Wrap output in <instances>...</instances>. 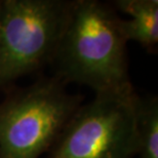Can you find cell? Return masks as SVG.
Masks as SVG:
<instances>
[{
  "mask_svg": "<svg viewBox=\"0 0 158 158\" xmlns=\"http://www.w3.org/2000/svg\"><path fill=\"white\" fill-rule=\"evenodd\" d=\"M71 1L3 0L0 23V88L52 59Z\"/></svg>",
  "mask_w": 158,
  "mask_h": 158,
  "instance_id": "obj_4",
  "label": "cell"
},
{
  "mask_svg": "<svg viewBox=\"0 0 158 158\" xmlns=\"http://www.w3.org/2000/svg\"><path fill=\"white\" fill-rule=\"evenodd\" d=\"M137 97L132 86L97 94L65 126L52 147L50 158H134Z\"/></svg>",
  "mask_w": 158,
  "mask_h": 158,
  "instance_id": "obj_3",
  "label": "cell"
},
{
  "mask_svg": "<svg viewBox=\"0 0 158 158\" xmlns=\"http://www.w3.org/2000/svg\"><path fill=\"white\" fill-rule=\"evenodd\" d=\"M0 10H1V1H0ZM0 36H1V23H0Z\"/></svg>",
  "mask_w": 158,
  "mask_h": 158,
  "instance_id": "obj_7",
  "label": "cell"
},
{
  "mask_svg": "<svg viewBox=\"0 0 158 158\" xmlns=\"http://www.w3.org/2000/svg\"><path fill=\"white\" fill-rule=\"evenodd\" d=\"M113 7L99 0L71 1L66 23L52 56L63 82H75L97 94L131 86L126 41Z\"/></svg>",
  "mask_w": 158,
  "mask_h": 158,
  "instance_id": "obj_1",
  "label": "cell"
},
{
  "mask_svg": "<svg viewBox=\"0 0 158 158\" xmlns=\"http://www.w3.org/2000/svg\"><path fill=\"white\" fill-rule=\"evenodd\" d=\"M118 10L131 19H119V29L125 41H135L154 52L158 42L157 0H117L113 2Z\"/></svg>",
  "mask_w": 158,
  "mask_h": 158,
  "instance_id": "obj_5",
  "label": "cell"
},
{
  "mask_svg": "<svg viewBox=\"0 0 158 158\" xmlns=\"http://www.w3.org/2000/svg\"><path fill=\"white\" fill-rule=\"evenodd\" d=\"M81 103L60 79L38 81L8 97L0 104V158H38Z\"/></svg>",
  "mask_w": 158,
  "mask_h": 158,
  "instance_id": "obj_2",
  "label": "cell"
},
{
  "mask_svg": "<svg viewBox=\"0 0 158 158\" xmlns=\"http://www.w3.org/2000/svg\"><path fill=\"white\" fill-rule=\"evenodd\" d=\"M137 154L140 158H158V100L137 97Z\"/></svg>",
  "mask_w": 158,
  "mask_h": 158,
  "instance_id": "obj_6",
  "label": "cell"
}]
</instances>
